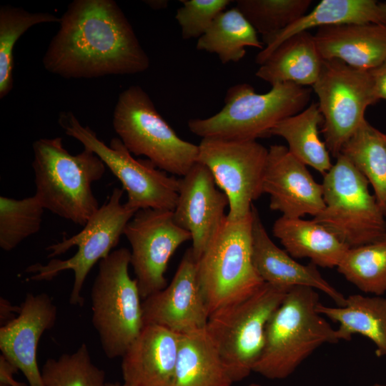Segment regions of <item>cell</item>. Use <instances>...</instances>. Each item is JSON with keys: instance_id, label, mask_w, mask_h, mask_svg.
<instances>
[{"instance_id": "1", "label": "cell", "mask_w": 386, "mask_h": 386, "mask_svg": "<svg viewBox=\"0 0 386 386\" xmlns=\"http://www.w3.org/2000/svg\"><path fill=\"white\" fill-rule=\"evenodd\" d=\"M42 59L46 70L66 79L134 74L149 59L129 21L113 0H74Z\"/></svg>"}, {"instance_id": "2", "label": "cell", "mask_w": 386, "mask_h": 386, "mask_svg": "<svg viewBox=\"0 0 386 386\" xmlns=\"http://www.w3.org/2000/svg\"><path fill=\"white\" fill-rule=\"evenodd\" d=\"M32 147L34 195L45 209L84 227L100 207L91 187L106 165L86 147L71 154L61 137L39 139Z\"/></svg>"}, {"instance_id": "3", "label": "cell", "mask_w": 386, "mask_h": 386, "mask_svg": "<svg viewBox=\"0 0 386 386\" xmlns=\"http://www.w3.org/2000/svg\"><path fill=\"white\" fill-rule=\"evenodd\" d=\"M317 291L304 286L287 291L267 324L254 372L269 380L287 378L318 347L340 342L336 330L317 311Z\"/></svg>"}, {"instance_id": "4", "label": "cell", "mask_w": 386, "mask_h": 386, "mask_svg": "<svg viewBox=\"0 0 386 386\" xmlns=\"http://www.w3.org/2000/svg\"><path fill=\"white\" fill-rule=\"evenodd\" d=\"M312 89L292 83L277 84L259 94L247 83L227 91L224 105L204 119H191L188 127L202 138L256 140L269 135L280 121L296 114L309 104Z\"/></svg>"}, {"instance_id": "5", "label": "cell", "mask_w": 386, "mask_h": 386, "mask_svg": "<svg viewBox=\"0 0 386 386\" xmlns=\"http://www.w3.org/2000/svg\"><path fill=\"white\" fill-rule=\"evenodd\" d=\"M252 212L227 216L197 260V275L209 315L257 291L264 281L252 261Z\"/></svg>"}, {"instance_id": "6", "label": "cell", "mask_w": 386, "mask_h": 386, "mask_svg": "<svg viewBox=\"0 0 386 386\" xmlns=\"http://www.w3.org/2000/svg\"><path fill=\"white\" fill-rule=\"evenodd\" d=\"M130 256L122 247L102 259L91 287V322L109 359L122 357L144 327L137 280L129 273Z\"/></svg>"}, {"instance_id": "7", "label": "cell", "mask_w": 386, "mask_h": 386, "mask_svg": "<svg viewBox=\"0 0 386 386\" xmlns=\"http://www.w3.org/2000/svg\"><path fill=\"white\" fill-rule=\"evenodd\" d=\"M112 124L132 154L145 156L171 175L184 177L197 162L198 145L177 134L139 86H131L120 93Z\"/></svg>"}, {"instance_id": "8", "label": "cell", "mask_w": 386, "mask_h": 386, "mask_svg": "<svg viewBox=\"0 0 386 386\" xmlns=\"http://www.w3.org/2000/svg\"><path fill=\"white\" fill-rule=\"evenodd\" d=\"M124 189H113L108 200L87 221L82 230L64 238L46 248L48 257H54L67 252L74 246L76 252L66 259H53L42 264L35 263L26 269L31 273L32 281H48L66 270H72L74 280L69 303L81 307L84 300L81 292L86 278L93 266L107 257L118 244L127 223L137 211L122 203Z\"/></svg>"}, {"instance_id": "9", "label": "cell", "mask_w": 386, "mask_h": 386, "mask_svg": "<svg viewBox=\"0 0 386 386\" xmlns=\"http://www.w3.org/2000/svg\"><path fill=\"white\" fill-rule=\"evenodd\" d=\"M288 290L264 283L249 297L209 315L206 330L234 382L253 372L264 348L267 324Z\"/></svg>"}, {"instance_id": "10", "label": "cell", "mask_w": 386, "mask_h": 386, "mask_svg": "<svg viewBox=\"0 0 386 386\" xmlns=\"http://www.w3.org/2000/svg\"><path fill=\"white\" fill-rule=\"evenodd\" d=\"M324 209L313 220L325 226L350 248L386 237L385 215L367 179L342 154L324 175Z\"/></svg>"}, {"instance_id": "11", "label": "cell", "mask_w": 386, "mask_h": 386, "mask_svg": "<svg viewBox=\"0 0 386 386\" xmlns=\"http://www.w3.org/2000/svg\"><path fill=\"white\" fill-rule=\"evenodd\" d=\"M58 123L66 135L92 150L120 181L127 194L125 204L129 207L135 211L174 209L179 179L168 175L149 159H136L119 138H112L109 145L105 144L89 126H83L71 112H61Z\"/></svg>"}, {"instance_id": "12", "label": "cell", "mask_w": 386, "mask_h": 386, "mask_svg": "<svg viewBox=\"0 0 386 386\" xmlns=\"http://www.w3.org/2000/svg\"><path fill=\"white\" fill-rule=\"evenodd\" d=\"M312 88L323 117L324 142L330 154L337 158L344 144L366 120L367 108L379 100L370 72L337 59H324Z\"/></svg>"}, {"instance_id": "13", "label": "cell", "mask_w": 386, "mask_h": 386, "mask_svg": "<svg viewBox=\"0 0 386 386\" xmlns=\"http://www.w3.org/2000/svg\"><path fill=\"white\" fill-rule=\"evenodd\" d=\"M197 162L210 171L229 199L227 217L239 220L252 212L253 201L262 194L268 149L256 140L202 138Z\"/></svg>"}, {"instance_id": "14", "label": "cell", "mask_w": 386, "mask_h": 386, "mask_svg": "<svg viewBox=\"0 0 386 386\" xmlns=\"http://www.w3.org/2000/svg\"><path fill=\"white\" fill-rule=\"evenodd\" d=\"M124 234L131 245L130 265L144 300L167 285L169 261L191 234L174 222L172 211L154 209L137 211Z\"/></svg>"}, {"instance_id": "15", "label": "cell", "mask_w": 386, "mask_h": 386, "mask_svg": "<svg viewBox=\"0 0 386 386\" xmlns=\"http://www.w3.org/2000/svg\"><path fill=\"white\" fill-rule=\"evenodd\" d=\"M144 325H156L179 335L204 330L209 313L191 247L184 254L171 281L142 302Z\"/></svg>"}, {"instance_id": "16", "label": "cell", "mask_w": 386, "mask_h": 386, "mask_svg": "<svg viewBox=\"0 0 386 386\" xmlns=\"http://www.w3.org/2000/svg\"><path fill=\"white\" fill-rule=\"evenodd\" d=\"M209 169L196 162L179 179L174 222L191 234L192 251L198 260L226 217L227 195L217 189Z\"/></svg>"}, {"instance_id": "17", "label": "cell", "mask_w": 386, "mask_h": 386, "mask_svg": "<svg viewBox=\"0 0 386 386\" xmlns=\"http://www.w3.org/2000/svg\"><path fill=\"white\" fill-rule=\"evenodd\" d=\"M263 193L269 194V207L290 218L317 216L325 207L323 187L284 145L268 149Z\"/></svg>"}, {"instance_id": "18", "label": "cell", "mask_w": 386, "mask_h": 386, "mask_svg": "<svg viewBox=\"0 0 386 386\" xmlns=\"http://www.w3.org/2000/svg\"><path fill=\"white\" fill-rule=\"evenodd\" d=\"M18 315L0 328L1 354L20 370L29 386H45L37 362L42 335L51 329L57 309L46 293H27Z\"/></svg>"}, {"instance_id": "19", "label": "cell", "mask_w": 386, "mask_h": 386, "mask_svg": "<svg viewBox=\"0 0 386 386\" xmlns=\"http://www.w3.org/2000/svg\"><path fill=\"white\" fill-rule=\"evenodd\" d=\"M252 212V261L264 282L284 290L311 287L326 294L338 307L344 306L346 297L320 274L316 265L302 264L278 247L268 235L254 204Z\"/></svg>"}, {"instance_id": "20", "label": "cell", "mask_w": 386, "mask_h": 386, "mask_svg": "<svg viewBox=\"0 0 386 386\" xmlns=\"http://www.w3.org/2000/svg\"><path fill=\"white\" fill-rule=\"evenodd\" d=\"M181 335L146 325L122 357L124 382L131 386H171Z\"/></svg>"}, {"instance_id": "21", "label": "cell", "mask_w": 386, "mask_h": 386, "mask_svg": "<svg viewBox=\"0 0 386 386\" xmlns=\"http://www.w3.org/2000/svg\"><path fill=\"white\" fill-rule=\"evenodd\" d=\"M314 37L324 59H337L368 71L386 60V23L323 26Z\"/></svg>"}, {"instance_id": "22", "label": "cell", "mask_w": 386, "mask_h": 386, "mask_svg": "<svg viewBox=\"0 0 386 386\" xmlns=\"http://www.w3.org/2000/svg\"><path fill=\"white\" fill-rule=\"evenodd\" d=\"M386 23L381 2L375 0H322L284 29L262 36L265 46L256 56L261 65L286 39L313 28L346 24Z\"/></svg>"}, {"instance_id": "23", "label": "cell", "mask_w": 386, "mask_h": 386, "mask_svg": "<svg viewBox=\"0 0 386 386\" xmlns=\"http://www.w3.org/2000/svg\"><path fill=\"white\" fill-rule=\"evenodd\" d=\"M323 62L314 34L303 31L284 41L255 74L272 86L292 83L312 87L320 74Z\"/></svg>"}, {"instance_id": "24", "label": "cell", "mask_w": 386, "mask_h": 386, "mask_svg": "<svg viewBox=\"0 0 386 386\" xmlns=\"http://www.w3.org/2000/svg\"><path fill=\"white\" fill-rule=\"evenodd\" d=\"M272 232L293 258H309L311 263L323 268L337 267L350 249L313 219L281 216L274 222Z\"/></svg>"}, {"instance_id": "25", "label": "cell", "mask_w": 386, "mask_h": 386, "mask_svg": "<svg viewBox=\"0 0 386 386\" xmlns=\"http://www.w3.org/2000/svg\"><path fill=\"white\" fill-rule=\"evenodd\" d=\"M233 382L206 328L181 335L171 386H231Z\"/></svg>"}, {"instance_id": "26", "label": "cell", "mask_w": 386, "mask_h": 386, "mask_svg": "<svg viewBox=\"0 0 386 386\" xmlns=\"http://www.w3.org/2000/svg\"><path fill=\"white\" fill-rule=\"evenodd\" d=\"M317 311L337 322L338 340L349 341L354 335H361L375 346V354L386 357V298L356 294L346 297L342 307H328L319 302Z\"/></svg>"}, {"instance_id": "27", "label": "cell", "mask_w": 386, "mask_h": 386, "mask_svg": "<svg viewBox=\"0 0 386 386\" xmlns=\"http://www.w3.org/2000/svg\"><path fill=\"white\" fill-rule=\"evenodd\" d=\"M322 124L317 102L312 103L300 112L277 123L269 135L284 139L289 151L297 159L325 175L332 164L330 154L320 138L318 128Z\"/></svg>"}, {"instance_id": "28", "label": "cell", "mask_w": 386, "mask_h": 386, "mask_svg": "<svg viewBox=\"0 0 386 386\" xmlns=\"http://www.w3.org/2000/svg\"><path fill=\"white\" fill-rule=\"evenodd\" d=\"M340 154L371 184L386 217V134L365 120L344 144Z\"/></svg>"}, {"instance_id": "29", "label": "cell", "mask_w": 386, "mask_h": 386, "mask_svg": "<svg viewBox=\"0 0 386 386\" xmlns=\"http://www.w3.org/2000/svg\"><path fill=\"white\" fill-rule=\"evenodd\" d=\"M247 46L264 49L257 32L235 6L220 13L196 45L198 50L216 54L221 62H237Z\"/></svg>"}, {"instance_id": "30", "label": "cell", "mask_w": 386, "mask_h": 386, "mask_svg": "<svg viewBox=\"0 0 386 386\" xmlns=\"http://www.w3.org/2000/svg\"><path fill=\"white\" fill-rule=\"evenodd\" d=\"M337 269L362 292L382 296L386 292V237L350 248Z\"/></svg>"}, {"instance_id": "31", "label": "cell", "mask_w": 386, "mask_h": 386, "mask_svg": "<svg viewBox=\"0 0 386 386\" xmlns=\"http://www.w3.org/2000/svg\"><path fill=\"white\" fill-rule=\"evenodd\" d=\"M55 15L31 13L11 5L0 7V98L5 97L14 84V49L17 40L29 28L42 23H59Z\"/></svg>"}, {"instance_id": "32", "label": "cell", "mask_w": 386, "mask_h": 386, "mask_svg": "<svg viewBox=\"0 0 386 386\" xmlns=\"http://www.w3.org/2000/svg\"><path fill=\"white\" fill-rule=\"evenodd\" d=\"M45 209L34 194L21 199L0 197V247L6 252L16 248L37 233Z\"/></svg>"}, {"instance_id": "33", "label": "cell", "mask_w": 386, "mask_h": 386, "mask_svg": "<svg viewBox=\"0 0 386 386\" xmlns=\"http://www.w3.org/2000/svg\"><path fill=\"white\" fill-rule=\"evenodd\" d=\"M45 386H106L105 372L95 365L85 343L72 353L48 358L41 370Z\"/></svg>"}, {"instance_id": "34", "label": "cell", "mask_w": 386, "mask_h": 386, "mask_svg": "<svg viewBox=\"0 0 386 386\" xmlns=\"http://www.w3.org/2000/svg\"><path fill=\"white\" fill-rule=\"evenodd\" d=\"M310 0H238L236 7L262 36L277 33L305 14Z\"/></svg>"}, {"instance_id": "35", "label": "cell", "mask_w": 386, "mask_h": 386, "mask_svg": "<svg viewBox=\"0 0 386 386\" xmlns=\"http://www.w3.org/2000/svg\"><path fill=\"white\" fill-rule=\"evenodd\" d=\"M175 16L184 39L199 38L215 18L231 3L229 0H183Z\"/></svg>"}, {"instance_id": "36", "label": "cell", "mask_w": 386, "mask_h": 386, "mask_svg": "<svg viewBox=\"0 0 386 386\" xmlns=\"http://www.w3.org/2000/svg\"><path fill=\"white\" fill-rule=\"evenodd\" d=\"M19 369L2 355H0V385L5 386H27L14 378Z\"/></svg>"}, {"instance_id": "37", "label": "cell", "mask_w": 386, "mask_h": 386, "mask_svg": "<svg viewBox=\"0 0 386 386\" xmlns=\"http://www.w3.org/2000/svg\"><path fill=\"white\" fill-rule=\"evenodd\" d=\"M370 72L378 99L386 100V60Z\"/></svg>"}, {"instance_id": "38", "label": "cell", "mask_w": 386, "mask_h": 386, "mask_svg": "<svg viewBox=\"0 0 386 386\" xmlns=\"http://www.w3.org/2000/svg\"><path fill=\"white\" fill-rule=\"evenodd\" d=\"M0 307L1 321L7 320V322L12 320L11 317L13 316V313L18 314L20 309L19 307H13L8 300L3 297H1Z\"/></svg>"}, {"instance_id": "39", "label": "cell", "mask_w": 386, "mask_h": 386, "mask_svg": "<svg viewBox=\"0 0 386 386\" xmlns=\"http://www.w3.org/2000/svg\"><path fill=\"white\" fill-rule=\"evenodd\" d=\"M145 2L153 9H164L168 4V1L165 0H150Z\"/></svg>"}, {"instance_id": "40", "label": "cell", "mask_w": 386, "mask_h": 386, "mask_svg": "<svg viewBox=\"0 0 386 386\" xmlns=\"http://www.w3.org/2000/svg\"><path fill=\"white\" fill-rule=\"evenodd\" d=\"M106 386H131V385H129L124 382L122 384L119 382H107Z\"/></svg>"}, {"instance_id": "41", "label": "cell", "mask_w": 386, "mask_h": 386, "mask_svg": "<svg viewBox=\"0 0 386 386\" xmlns=\"http://www.w3.org/2000/svg\"><path fill=\"white\" fill-rule=\"evenodd\" d=\"M381 4H382V9H383L384 11L386 14V2H385V3L381 2Z\"/></svg>"}, {"instance_id": "42", "label": "cell", "mask_w": 386, "mask_h": 386, "mask_svg": "<svg viewBox=\"0 0 386 386\" xmlns=\"http://www.w3.org/2000/svg\"><path fill=\"white\" fill-rule=\"evenodd\" d=\"M370 386H386L385 384L375 383Z\"/></svg>"}, {"instance_id": "43", "label": "cell", "mask_w": 386, "mask_h": 386, "mask_svg": "<svg viewBox=\"0 0 386 386\" xmlns=\"http://www.w3.org/2000/svg\"><path fill=\"white\" fill-rule=\"evenodd\" d=\"M247 386H263V385H261L259 384H257V383H252Z\"/></svg>"}, {"instance_id": "44", "label": "cell", "mask_w": 386, "mask_h": 386, "mask_svg": "<svg viewBox=\"0 0 386 386\" xmlns=\"http://www.w3.org/2000/svg\"><path fill=\"white\" fill-rule=\"evenodd\" d=\"M0 386H5V385H0Z\"/></svg>"}]
</instances>
